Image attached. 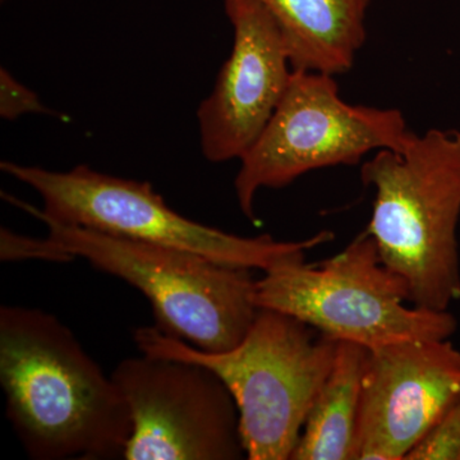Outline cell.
<instances>
[{
	"label": "cell",
	"instance_id": "obj_1",
	"mask_svg": "<svg viewBox=\"0 0 460 460\" xmlns=\"http://www.w3.org/2000/svg\"><path fill=\"white\" fill-rule=\"evenodd\" d=\"M0 385L30 458H123L132 434L128 404L54 314L2 305Z\"/></svg>",
	"mask_w": 460,
	"mask_h": 460
},
{
	"label": "cell",
	"instance_id": "obj_11",
	"mask_svg": "<svg viewBox=\"0 0 460 460\" xmlns=\"http://www.w3.org/2000/svg\"><path fill=\"white\" fill-rule=\"evenodd\" d=\"M279 25L293 71L348 74L367 39L372 0H259Z\"/></svg>",
	"mask_w": 460,
	"mask_h": 460
},
{
	"label": "cell",
	"instance_id": "obj_12",
	"mask_svg": "<svg viewBox=\"0 0 460 460\" xmlns=\"http://www.w3.org/2000/svg\"><path fill=\"white\" fill-rule=\"evenodd\" d=\"M368 349L338 341L337 356L290 460H357V432Z\"/></svg>",
	"mask_w": 460,
	"mask_h": 460
},
{
	"label": "cell",
	"instance_id": "obj_14",
	"mask_svg": "<svg viewBox=\"0 0 460 460\" xmlns=\"http://www.w3.org/2000/svg\"><path fill=\"white\" fill-rule=\"evenodd\" d=\"M72 255L59 242L48 235V238H31L17 234L11 229L0 230V260L4 262L41 260L48 262H71Z\"/></svg>",
	"mask_w": 460,
	"mask_h": 460
},
{
	"label": "cell",
	"instance_id": "obj_15",
	"mask_svg": "<svg viewBox=\"0 0 460 460\" xmlns=\"http://www.w3.org/2000/svg\"><path fill=\"white\" fill-rule=\"evenodd\" d=\"M53 114L42 104L38 93L12 75L8 69H0V115L7 120L18 119L26 114Z\"/></svg>",
	"mask_w": 460,
	"mask_h": 460
},
{
	"label": "cell",
	"instance_id": "obj_13",
	"mask_svg": "<svg viewBox=\"0 0 460 460\" xmlns=\"http://www.w3.org/2000/svg\"><path fill=\"white\" fill-rule=\"evenodd\" d=\"M405 460H460V394L447 405Z\"/></svg>",
	"mask_w": 460,
	"mask_h": 460
},
{
	"label": "cell",
	"instance_id": "obj_3",
	"mask_svg": "<svg viewBox=\"0 0 460 460\" xmlns=\"http://www.w3.org/2000/svg\"><path fill=\"white\" fill-rule=\"evenodd\" d=\"M135 341L141 353L198 363L219 376L237 404L250 460L292 459L338 348L335 339L269 308H259L241 343L226 352H205L157 326L136 330Z\"/></svg>",
	"mask_w": 460,
	"mask_h": 460
},
{
	"label": "cell",
	"instance_id": "obj_9",
	"mask_svg": "<svg viewBox=\"0 0 460 460\" xmlns=\"http://www.w3.org/2000/svg\"><path fill=\"white\" fill-rule=\"evenodd\" d=\"M233 48L198 111L199 146L211 163L241 160L286 95L293 66L283 32L259 0H224Z\"/></svg>",
	"mask_w": 460,
	"mask_h": 460
},
{
	"label": "cell",
	"instance_id": "obj_5",
	"mask_svg": "<svg viewBox=\"0 0 460 460\" xmlns=\"http://www.w3.org/2000/svg\"><path fill=\"white\" fill-rule=\"evenodd\" d=\"M255 304L304 321L338 341L368 350L410 341L450 339L449 311L407 305V281L387 268L367 230L319 263L284 260L256 280Z\"/></svg>",
	"mask_w": 460,
	"mask_h": 460
},
{
	"label": "cell",
	"instance_id": "obj_8",
	"mask_svg": "<svg viewBox=\"0 0 460 460\" xmlns=\"http://www.w3.org/2000/svg\"><path fill=\"white\" fill-rule=\"evenodd\" d=\"M111 377L131 413L123 459L247 458L234 398L205 366L142 353L118 363Z\"/></svg>",
	"mask_w": 460,
	"mask_h": 460
},
{
	"label": "cell",
	"instance_id": "obj_6",
	"mask_svg": "<svg viewBox=\"0 0 460 460\" xmlns=\"http://www.w3.org/2000/svg\"><path fill=\"white\" fill-rule=\"evenodd\" d=\"M0 168L35 190L42 201L36 210L56 222L189 251L238 268L265 272L284 260L305 259L308 251L334 239L330 230L304 241L241 237L181 217L147 181L114 177L87 165L54 172L3 162Z\"/></svg>",
	"mask_w": 460,
	"mask_h": 460
},
{
	"label": "cell",
	"instance_id": "obj_7",
	"mask_svg": "<svg viewBox=\"0 0 460 460\" xmlns=\"http://www.w3.org/2000/svg\"><path fill=\"white\" fill-rule=\"evenodd\" d=\"M414 135L398 109L344 102L335 75L293 71L270 122L239 160V208L255 222L260 190L284 189L319 169L359 164L384 148L404 150Z\"/></svg>",
	"mask_w": 460,
	"mask_h": 460
},
{
	"label": "cell",
	"instance_id": "obj_10",
	"mask_svg": "<svg viewBox=\"0 0 460 460\" xmlns=\"http://www.w3.org/2000/svg\"><path fill=\"white\" fill-rule=\"evenodd\" d=\"M460 394V349L449 339L368 350L357 460H405Z\"/></svg>",
	"mask_w": 460,
	"mask_h": 460
},
{
	"label": "cell",
	"instance_id": "obj_4",
	"mask_svg": "<svg viewBox=\"0 0 460 460\" xmlns=\"http://www.w3.org/2000/svg\"><path fill=\"white\" fill-rule=\"evenodd\" d=\"M3 198L44 223L50 237L75 259L140 290L153 305L155 326L166 334L217 353L241 343L252 326L259 313L252 269L56 222L7 193Z\"/></svg>",
	"mask_w": 460,
	"mask_h": 460
},
{
	"label": "cell",
	"instance_id": "obj_2",
	"mask_svg": "<svg viewBox=\"0 0 460 460\" xmlns=\"http://www.w3.org/2000/svg\"><path fill=\"white\" fill-rule=\"evenodd\" d=\"M361 180L375 190L366 230L407 281L410 304L449 311L460 299V131L431 128L404 150H378Z\"/></svg>",
	"mask_w": 460,
	"mask_h": 460
}]
</instances>
